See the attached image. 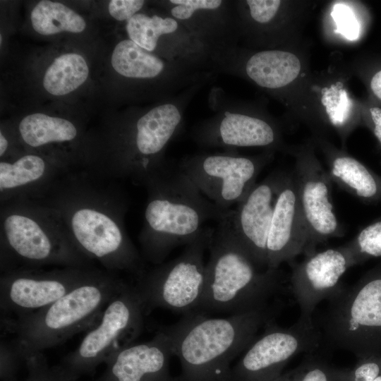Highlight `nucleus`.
<instances>
[{
  "mask_svg": "<svg viewBox=\"0 0 381 381\" xmlns=\"http://www.w3.org/2000/svg\"><path fill=\"white\" fill-rule=\"evenodd\" d=\"M293 171L308 234L305 256L316 251L319 243L341 237L344 231L334 208L328 172L310 154L299 155Z\"/></svg>",
  "mask_w": 381,
  "mask_h": 381,
  "instance_id": "2eb2a0df",
  "label": "nucleus"
},
{
  "mask_svg": "<svg viewBox=\"0 0 381 381\" xmlns=\"http://www.w3.org/2000/svg\"><path fill=\"white\" fill-rule=\"evenodd\" d=\"M346 370L332 366L314 351L306 353L296 368L282 374L273 381H344Z\"/></svg>",
  "mask_w": 381,
  "mask_h": 381,
  "instance_id": "bb28decb",
  "label": "nucleus"
},
{
  "mask_svg": "<svg viewBox=\"0 0 381 381\" xmlns=\"http://www.w3.org/2000/svg\"><path fill=\"white\" fill-rule=\"evenodd\" d=\"M207 83H195L131 119L115 174L143 183L159 169L169 143L183 127L186 108Z\"/></svg>",
  "mask_w": 381,
  "mask_h": 381,
  "instance_id": "0eeeda50",
  "label": "nucleus"
},
{
  "mask_svg": "<svg viewBox=\"0 0 381 381\" xmlns=\"http://www.w3.org/2000/svg\"><path fill=\"white\" fill-rule=\"evenodd\" d=\"M355 265L373 258H381V217L363 228L345 243Z\"/></svg>",
  "mask_w": 381,
  "mask_h": 381,
  "instance_id": "cd10ccee",
  "label": "nucleus"
},
{
  "mask_svg": "<svg viewBox=\"0 0 381 381\" xmlns=\"http://www.w3.org/2000/svg\"><path fill=\"white\" fill-rule=\"evenodd\" d=\"M143 183L147 200L139 241L143 258L157 265L195 240L207 222H219L233 210L215 205L173 161L166 160Z\"/></svg>",
  "mask_w": 381,
  "mask_h": 381,
  "instance_id": "f257e3e1",
  "label": "nucleus"
},
{
  "mask_svg": "<svg viewBox=\"0 0 381 381\" xmlns=\"http://www.w3.org/2000/svg\"><path fill=\"white\" fill-rule=\"evenodd\" d=\"M358 359L353 369H347L344 381H381V356Z\"/></svg>",
  "mask_w": 381,
  "mask_h": 381,
  "instance_id": "c756f323",
  "label": "nucleus"
},
{
  "mask_svg": "<svg viewBox=\"0 0 381 381\" xmlns=\"http://www.w3.org/2000/svg\"><path fill=\"white\" fill-rule=\"evenodd\" d=\"M94 271L68 267L54 271L18 270L1 278V308L13 313L18 318L50 306Z\"/></svg>",
  "mask_w": 381,
  "mask_h": 381,
  "instance_id": "4468645a",
  "label": "nucleus"
},
{
  "mask_svg": "<svg viewBox=\"0 0 381 381\" xmlns=\"http://www.w3.org/2000/svg\"><path fill=\"white\" fill-rule=\"evenodd\" d=\"M308 243L294 171L283 172L267 242V269L291 264L296 256L305 254Z\"/></svg>",
  "mask_w": 381,
  "mask_h": 381,
  "instance_id": "6ab92c4d",
  "label": "nucleus"
},
{
  "mask_svg": "<svg viewBox=\"0 0 381 381\" xmlns=\"http://www.w3.org/2000/svg\"><path fill=\"white\" fill-rule=\"evenodd\" d=\"M54 173L42 157L34 154L25 155L13 162L1 161V200L42 184Z\"/></svg>",
  "mask_w": 381,
  "mask_h": 381,
  "instance_id": "5701e85b",
  "label": "nucleus"
},
{
  "mask_svg": "<svg viewBox=\"0 0 381 381\" xmlns=\"http://www.w3.org/2000/svg\"><path fill=\"white\" fill-rule=\"evenodd\" d=\"M8 141L3 134L2 131L0 132V156L3 157L8 150Z\"/></svg>",
  "mask_w": 381,
  "mask_h": 381,
  "instance_id": "f704fd0d",
  "label": "nucleus"
},
{
  "mask_svg": "<svg viewBox=\"0 0 381 381\" xmlns=\"http://www.w3.org/2000/svg\"><path fill=\"white\" fill-rule=\"evenodd\" d=\"M270 156L249 157L225 150L188 155L177 164L206 198L228 211L247 195Z\"/></svg>",
  "mask_w": 381,
  "mask_h": 381,
  "instance_id": "9b49d317",
  "label": "nucleus"
},
{
  "mask_svg": "<svg viewBox=\"0 0 381 381\" xmlns=\"http://www.w3.org/2000/svg\"><path fill=\"white\" fill-rule=\"evenodd\" d=\"M1 234L8 250L31 266L59 264L83 267L86 259L49 207L18 202L8 205L1 212Z\"/></svg>",
  "mask_w": 381,
  "mask_h": 381,
  "instance_id": "6e6552de",
  "label": "nucleus"
},
{
  "mask_svg": "<svg viewBox=\"0 0 381 381\" xmlns=\"http://www.w3.org/2000/svg\"><path fill=\"white\" fill-rule=\"evenodd\" d=\"M171 344L162 329L150 340L132 343L113 355L111 374L115 381H176L170 375Z\"/></svg>",
  "mask_w": 381,
  "mask_h": 381,
  "instance_id": "412c9836",
  "label": "nucleus"
},
{
  "mask_svg": "<svg viewBox=\"0 0 381 381\" xmlns=\"http://www.w3.org/2000/svg\"><path fill=\"white\" fill-rule=\"evenodd\" d=\"M213 232L205 226L179 256L140 276L136 287L146 310L162 308L184 315L197 311L205 283L204 255Z\"/></svg>",
  "mask_w": 381,
  "mask_h": 381,
  "instance_id": "1a4fd4ad",
  "label": "nucleus"
},
{
  "mask_svg": "<svg viewBox=\"0 0 381 381\" xmlns=\"http://www.w3.org/2000/svg\"><path fill=\"white\" fill-rule=\"evenodd\" d=\"M18 131L23 140L32 147L69 142L78 135L76 127L70 121L41 113L24 117L19 123Z\"/></svg>",
  "mask_w": 381,
  "mask_h": 381,
  "instance_id": "b1692460",
  "label": "nucleus"
},
{
  "mask_svg": "<svg viewBox=\"0 0 381 381\" xmlns=\"http://www.w3.org/2000/svg\"><path fill=\"white\" fill-rule=\"evenodd\" d=\"M337 31L350 40H356L359 35V25L352 10L345 4H337L332 11Z\"/></svg>",
  "mask_w": 381,
  "mask_h": 381,
  "instance_id": "7c9ffc66",
  "label": "nucleus"
},
{
  "mask_svg": "<svg viewBox=\"0 0 381 381\" xmlns=\"http://www.w3.org/2000/svg\"><path fill=\"white\" fill-rule=\"evenodd\" d=\"M160 9L153 12L140 11L126 22L128 38L165 59L185 61L210 71V54L207 48L179 21Z\"/></svg>",
  "mask_w": 381,
  "mask_h": 381,
  "instance_id": "f3484780",
  "label": "nucleus"
},
{
  "mask_svg": "<svg viewBox=\"0 0 381 381\" xmlns=\"http://www.w3.org/2000/svg\"><path fill=\"white\" fill-rule=\"evenodd\" d=\"M231 213L217 222L208 247L205 283L196 313L240 314L270 306L282 293L284 276L279 269L260 268L237 236Z\"/></svg>",
  "mask_w": 381,
  "mask_h": 381,
  "instance_id": "7ed1b4c3",
  "label": "nucleus"
},
{
  "mask_svg": "<svg viewBox=\"0 0 381 381\" xmlns=\"http://www.w3.org/2000/svg\"><path fill=\"white\" fill-rule=\"evenodd\" d=\"M276 304L224 318L194 312L162 329L180 361L176 381H229L232 361L274 320Z\"/></svg>",
  "mask_w": 381,
  "mask_h": 381,
  "instance_id": "f03ea898",
  "label": "nucleus"
},
{
  "mask_svg": "<svg viewBox=\"0 0 381 381\" xmlns=\"http://www.w3.org/2000/svg\"><path fill=\"white\" fill-rule=\"evenodd\" d=\"M157 4L200 41L210 56L237 46L240 34L234 1L166 0Z\"/></svg>",
  "mask_w": 381,
  "mask_h": 381,
  "instance_id": "a211bd4d",
  "label": "nucleus"
},
{
  "mask_svg": "<svg viewBox=\"0 0 381 381\" xmlns=\"http://www.w3.org/2000/svg\"><path fill=\"white\" fill-rule=\"evenodd\" d=\"M207 104L213 114L195 124L190 131V138L199 147L234 151L236 147L277 145L278 133L271 121L250 113L221 87H211Z\"/></svg>",
  "mask_w": 381,
  "mask_h": 381,
  "instance_id": "f8f14e48",
  "label": "nucleus"
},
{
  "mask_svg": "<svg viewBox=\"0 0 381 381\" xmlns=\"http://www.w3.org/2000/svg\"><path fill=\"white\" fill-rule=\"evenodd\" d=\"M282 173L271 172L255 183L231 216L237 236L262 270L267 269V242Z\"/></svg>",
  "mask_w": 381,
  "mask_h": 381,
  "instance_id": "aec40b11",
  "label": "nucleus"
},
{
  "mask_svg": "<svg viewBox=\"0 0 381 381\" xmlns=\"http://www.w3.org/2000/svg\"><path fill=\"white\" fill-rule=\"evenodd\" d=\"M328 174L332 182L365 202L381 200V177L356 159L344 153L331 155Z\"/></svg>",
  "mask_w": 381,
  "mask_h": 381,
  "instance_id": "4be33fe9",
  "label": "nucleus"
},
{
  "mask_svg": "<svg viewBox=\"0 0 381 381\" xmlns=\"http://www.w3.org/2000/svg\"><path fill=\"white\" fill-rule=\"evenodd\" d=\"M319 328L330 346L358 358L381 356V263L329 300Z\"/></svg>",
  "mask_w": 381,
  "mask_h": 381,
  "instance_id": "423d86ee",
  "label": "nucleus"
},
{
  "mask_svg": "<svg viewBox=\"0 0 381 381\" xmlns=\"http://www.w3.org/2000/svg\"><path fill=\"white\" fill-rule=\"evenodd\" d=\"M346 244L305 255L292 265L290 287L300 308L299 318L313 322V313L318 303L329 301L342 289L341 279L354 266Z\"/></svg>",
  "mask_w": 381,
  "mask_h": 381,
  "instance_id": "dca6fc26",
  "label": "nucleus"
},
{
  "mask_svg": "<svg viewBox=\"0 0 381 381\" xmlns=\"http://www.w3.org/2000/svg\"><path fill=\"white\" fill-rule=\"evenodd\" d=\"M88 74L87 64L81 55L64 54L56 58L47 69L43 86L51 95H67L83 85Z\"/></svg>",
  "mask_w": 381,
  "mask_h": 381,
  "instance_id": "393cba45",
  "label": "nucleus"
},
{
  "mask_svg": "<svg viewBox=\"0 0 381 381\" xmlns=\"http://www.w3.org/2000/svg\"><path fill=\"white\" fill-rule=\"evenodd\" d=\"M145 311L137 287L126 284L109 301L97 323L88 329L71 356L75 361L87 363L111 357L140 334Z\"/></svg>",
  "mask_w": 381,
  "mask_h": 381,
  "instance_id": "ddd939ff",
  "label": "nucleus"
},
{
  "mask_svg": "<svg viewBox=\"0 0 381 381\" xmlns=\"http://www.w3.org/2000/svg\"><path fill=\"white\" fill-rule=\"evenodd\" d=\"M319 326L298 318L289 327L268 322L231 366L229 381H273L296 355L316 351L322 343Z\"/></svg>",
  "mask_w": 381,
  "mask_h": 381,
  "instance_id": "9d476101",
  "label": "nucleus"
},
{
  "mask_svg": "<svg viewBox=\"0 0 381 381\" xmlns=\"http://www.w3.org/2000/svg\"><path fill=\"white\" fill-rule=\"evenodd\" d=\"M322 100L330 123L337 128H345L349 121L351 105L346 92L330 88L323 94Z\"/></svg>",
  "mask_w": 381,
  "mask_h": 381,
  "instance_id": "c85d7f7f",
  "label": "nucleus"
},
{
  "mask_svg": "<svg viewBox=\"0 0 381 381\" xmlns=\"http://www.w3.org/2000/svg\"><path fill=\"white\" fill-rule=\"evenodd\" d=\"M0 43L1 44L2 43V36L1 35L0 36Z\"/></svg>",
  "mask_w": 381,
  "mask_h": 381,
  "instance_id": "c9c22d12",
  "label": "nucleus"
},
{
  "mask_svg": "<svg viewBox=\"0 0 381 381\" xmlns=\"http://www.w3.org/2000/svg\"><path fill=\"white\" fill-rule=\"evenodd\" d=\"M370 113L373 122V133L381 144V109L373 107L370 109Z\"/></svg>",
  "mask_w": 381,
  "mask_h": 381,
  "instance_id": "473e14b6",
  "label": "nucleus"
},
{
  "mask_svg": "<svg viewBox=\"0 0 381 381\" xmlns=\"http://www.w3.org/2000/svg\"><path fill=\"white\" fill-rule=\"evenodd\" d=\"M62 198L50 207L62 223L75 248L85 258L95 259L111 270L143 273L141 257L123 223L121 207L76 195Z\"/></svg>",
  "mask_w": 381,
  "mask_h": 381,
  "instance_id": "39448f33",
  "label": "nucleus"
},
{
  "mask_svg": "<svg viewBox=\"0 0 381 381\" xmlns=\"http://www.w3.org/2000/svg\"><path fill=\"white\" fill-rule=\"evenodd\" d=\"M125 284L114 277L94 271L50 306L12 322L10 327L14 337L7 348L17 354L33 356L90 329Z\"/></svg>",
  "mask_w": 381,
  "mask_h": 381,
  "instance_id": "20e7f679",
  "label": "nucleus"
},
{
  "mask_svg": "<svg viewBox=\"0 0 381 381\" xmlns=\"http://www.w3.org/2000/svg\"><path fill=\"white\" fill-rule=\"evenodd\" d=\"M370 87L373 93L381 99V70L377 72L370 82Z\"/></svg>",
  "mask_w": 381,
  "mask_h": 381,
  "instance_id": "72a5a7b5",
  "label": "nucleus"
},
{
  "mask_svg": "<svg viewBox=\"0 0 381 381\" xmlns=\"http://www.w3.org/2000/svg\"><path fill=\"white\" fill-rule=\"evenodd\" d=\"M33 29L42 35L62 32L79 33L86 28L84 18L64 4L48 0L38 2L30 14Z\"/></svg>",
  "mask_w": 381,
  "mask_h": 381,
  "instance_id": "a878e982",
  "label": "nucleus"
},
{
  "mask_svg": "<svg viewBox=\"0 0 381 381\" xmlns=\"http://www.w3.org/2000/svg\"><path fill=\"white\" fill-rule=\"evenodd\" d=\"M146 1L143 0H111L108 10L111 17L119 21L128 22L140 12Z\"/></svg>",
  "mask_w": 381,
  "mask_h": 381,
  "instance_id": "2f4dec72",
  "label": "nucleus"
}]
</instances>
